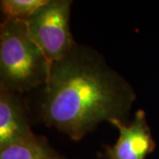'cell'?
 Instances as JSON below:
<instances>
[{
    "mask_svg": "<svg viewBox=\"0 0 159 159\" xmlns=\"http://www.w3.org/2000/svg\"><path fill=\"white\" fill-rule=\"evenodd\" d=\"M37 94L35 119L76 142L102 121L116 119L127 124L136 99L130 83L102 54L77 43L51 64L49 78Z\"/></svg>",
    "mask_w": 159,
    "mask_h": 159,
    "instance_id": "obj_1",
    "label": "cell"
},
{
    "mask_svg": "<svg viewBox=\"0 0 159 159\" xmlns=\"http://www.w3.org/2000/svg\"><path fill=\"white\" fill-rule=\"evenodd\" d=\"M51 63L29 34L27 20L4 18L0 26V86L24 96L46 83Z\"/></svg>",
    "mask_w": 159,
    "mask_h": 159,
    "instance_id": "obj_2",
    "label": "cell"
},
{
    "mask_svg": "<svg viewBox=\"0 0 159 159\" xmlns=\"http://www.w3.org/2000/svg\"><path fill=\"white\" fill-rule=\"evenodd\" d=\"M71 0H48L27 20L31 38L51 63L66 56L76 43L70 29Z\"/></svg>",
    "mask_w": 159,
    "mask_h": 159,
    "instance_id": "obj_3",
    "label": "cell"
},
{
    "mask_svg": "<svg viewBox=\"0 0 159 159\" xmlns=\"http://www.w3.org/2000/svg\"><path fill=\"white\" fill-rule=\"evenodd\" d=\"M119 129V136L113 146L102 145L104 152L99 156L105 159H145L156 148V142L148 125L146 113L138 110L129 125L119 119L109 121Z\"/></svg>",
    "mask_w": 159,
    "mask_h": 159,
    "instance_id": "obj_4",
    "label": "cell"
},
{
    "mask_svg": "<svg viewBox=\"0 0 159 159\" xmlns=\"http://www.w3.org/2000/svg\"><path fill=\"white\" fill-rule=\"evenodd\" d=\"M25 96L0 86V148L34 134Z\"/></svg>",
    "mask_w": 159,
    "mask_h": 159,
    "instance_id": "obj_5",
    "label": "cell"
},
{
    "mask_svg": "<svg viewBox=\"0 0 159 159\" xmlns=\"http://www.w3.org/2000/svg\"><path fill=\"white\" fill-rule=\"evenodd\" d=\"M0 159H67L58 153L43 135L33 134L0 148Z\"/></svg>",
    "mask_w": 159,
    "mask_h": 159,
    "instance_id": "obj_6",
    "label": "cell"
},
{
    "mask_svg": "<svg viewBox=\"0 0 159 159\" xmlns=\"http://www.w3.org/2000/svg\"><path fill=\"white\" fill-rule=\"evenodd\" d=\"M48 0H2L1 11L5 18L28 20Z\"/></svg>",
    "mask_w": 159,
    "mask_h": 159,
    "instance_id": "obj_7",
    "label": "cell"
}]
</instances>
